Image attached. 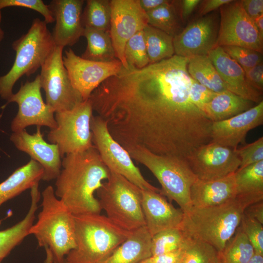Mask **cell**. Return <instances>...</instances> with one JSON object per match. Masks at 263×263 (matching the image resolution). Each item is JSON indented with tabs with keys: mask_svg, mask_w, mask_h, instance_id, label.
Returning <instances> with one entry per match:
<instances>
[{
	"mask_svg": "<svg viewBox=\"0 0 263 263\" xmlns=\"http://www.w3.org/2000/svg\"><path fill=\"white\" fill-rule=\"evenodd\" d=\"M170 0H139L142 9L146 12L156 9L169 2Z\"/></svg>",
	"mask_w": 263,
	"mask_h": 263,
	"instance_id": "obj_49",
	"label": "cell"
},
{
	"mask_svg": "<svg viewBox=\"0 0 263 263\" xmlns=\"http://www.w3.org/2000/svg\"><path fill=\"white\" fill-rule=\"evenodd\" d=\"M184 246L177 250L152 256L144 261L146 263H181L184 255Z\"/></svg>",
	"mask_w": 263,
	"mask_h": 263,
	"instance_id": "obj_44",
	"label": "cell"
},
{
	"mask_svg": "<svg viewBox=\"0 0 263 263\" xmlns=\"http://www.w3.org/2000/svg\"><path fill=\"white\" fill-rule=\"evenodd\" d=\"M233 0H205L200 2L199 17L206 15L216 11L223 5L231 2Z\"/></svg>",
	"mask_w": 263,
	"mask_h": 263,
	"instance_id": "obj_46",
	"label": "cell"
},
{
	"mask_svg": "<svg viewBox=\"0 0 263 263\" xmlns=\"http://www.w3.org/2000/svg\"><path fill=\"white\" fill-rule=\"evenodd\" d=\"M201 1L200 0H183L180 1V13L183 22H186L189 18Z\"/></svg>",
	"mask_w": 263,
	"mask_h": 263,
	"instance_id": "obj_47",
	"label": "cell"
},
{
	"mask_svg": "<svg viewBox=\"0 0 263 263\" xmlns=\"http://www.w3.org/2000/svg\"><path fill=\"white\" fill-rule=\"evenodd\" d=\"M141 263H145V261H144L142 262H141Z\"/></svg>",
	"mask_w": 263,
	"mask_h": 263,
	"instance_id": "obj_55",
	"label": "cell"
},
{
	"mask_svg": "<svg viewBox=\"0 0 263 263\" xmlns=\"http://www.w3.org/2000/svg\"><path fill=\"white\" fill-rule=\"evenodd\" d=\"M74 217L76 246L65 258L69 263H105L131 232L100 213Z\"/></svg>",
	"mask_w": 263,
	"mask_h": 263,
	"instance_id": "obj_4",
	"label": "cell"
},
{
	"mask_svg": "<svg viewBox=\"0 0 263 263\" xmlns=\"http://www.w3.org/2000/svg\"><path fill=\"white\" fill-rule=\"evenodd\" d=\"M248 263H263V255L255 253Z\"/></svg>",
	"mask_w": 263,
	"mask_h": 263,
	"instance_id": "obj_51",
	"label": "cell"
},
{
	"mask_svg": "<svg viewBox=\"0 0 263 263\" xmlns=\"http://www.w3.org/2000/svg\"><path fill=\"white\" fill-rule=\"evenodd\" d=\"M84 0H53L49 6L55 19L52 37L56 46H72L83 36Z\"/></svg>",
	"mask_w": 263,
	"mask_h": 263,
	"instance_id": "obj_19",
	"label": "cell"
},
{
	"mask_svg": "<svg viewBox=\"0 0 263 263\" xmlns=\"http://www.w3.org/2000/svg\"><path fill=\"white\" fill-rule=\"evenodd\" d=\"M39 75L34 80L21 84L19 90L12 94L6 104L16 103L18 111L11 124L13 132H19L28 126H46L50 130L57 126L54 111L44 102L41 93Z\"/></svg>",
	"mask_w": 263,
	"mask_h": 263,
	"instance_id": "obj_13",
	"label": "cell"
},
{
	"mask_svg": "<svg viewBox=\"0 0 263 263\" xmlns=\"http://www.w3.org/2000/svg\"><path fill=\"white\" fill-rule=\"evenodd\" d=\"M83 36L86 38L87 44L81 57L100 62L117 59L109 31L85 28Z\"/></svg>",
	"mask_w": 263,
	"mask_h": 263,
	"instance_id": "obj_30",
	"label": "cell"
},
{
	"mask_svg": "<svg viewBox=\"0 0 263 263\" xmlns=\"http://www.w3.org/2000/svg\"><path fill=\"white\" fill-rule=\"evenodd\" d=\"M256 104L228 90L217 93L201 109L212 122L226 120L249 109Z\"/></svg>",
	"mask_w": 263,
	"mask_h": 263,
	"instance_id": "obj_27",
	"label": "cell"
},
{
	"mask_svg": "<svg viewBox=\"0 0 263 263\" xmlns=\"http://www.w3.org/2000/svg\"><path fill=\"white\" fill-rule=\"evenodd\" d=\"M181 263H220L219 253L209 244L188 237Z\"/></svg>",
	"mask_w": 263,
	"mask_h": 263,
	"instance_id": "obj_36",
	"label": "cell"
},
{
	"mask_svg": "<svg viewBox=\"0 0 263 263\" xmlns=\"http://www.w3.org/2000/svg\"><path fill=\"white\" fill-rule=\"evenodd\" d=\"M236 197L234 173L213 180L198 179L190 190L192 207H208L223 204Z\"/></svg>",
	"mask_w": 263,
	"mask_h": 263,
	"instance_id": "obj_23",
	"label": "cell"
},
{
	"mask_svg": "<svg viewBox=\"0 0 263 263\" xmlns=\"http://www.w3.org/2000/svg\"><path fill=\"white\" fill-rule=\"evenodd\" d=\"M90 128L93 145L110 170L123 176L141 189L161 193V189L145 179L128 152L113 137L105 120L97 115H93Z\"/></svg>",
	"mask_w": 263,
	"mask_h": 263,
	"instance_id": "obj_10",
	"label": "cell"
},
{
	"mask_svg": "<svg viewBox=\"0 0 263 263\" xmlns=\"http://www.w3.org/2000/svg\"><path fill=\"white\" fill-rule=\"evenodd\" d=\"M10 141L19 150L28 154L38 163L43 169L42 180L50 181L56 179L61 169L62 160L57 145L46 142L37 127L36 132L29 133L25 130L13 132Z\"/></svg>",
	"mask_w": 263,
	"mask_h": 263,
	"instance_id": "obj_18",
	"label": "cell"
},
{
	"mask_svg": "<svg viewBox=\"0 0 263 263\" xmlns=\"http://www.w3.org/2000/svg\"><path fill=\"white\" fill-rule=\"evenodd\" d=\"M255 253L252 244L239 226L219 253L220 263H248Z\"/></svg>",
	"mask_w": 263,
	"mask_h": 263,
	"instance_id": "obj_33",
	"label": "cell"
},
{
	"mask_svg": "<svg viewBox=\"0 0 263 263\" xmlns=\"http://www.w3.org/2000/svg\"><path fill=\"white\" fill-rule=\"evenodd\" d=\"M8 7H21L38 12L44 18L47 23L55 22V19L49 5L42 0H0V10Z\"/></svg>",
	"mask_w": 263,
	"mask_h": 263,
	"instance_id": "obj_41",
	"label": "cell"
},
{
	"mask_svg": "<svg viewBox=\"0 0 263 263\" xmlns=\"http://www.w3.org/2000/svg\"><path fill=\"white\" fill-rule=\"evenodd\" d=\"M188 61L174 55L142 68L122 66L91 94L93 111L124 149L186 160L210 142L212 122L190 99Z\"/></svg>",
	"mask_w": 263,
	"mask_h": 263,
	"instance_id": "obj_1",
	"label": "cell"
},
{
	"mask_svg": "<svg viewBox=\"0 0 263 263\" xmlns=\"http://www.w3.org/2000/svg\"><path fill=\"white\" fill-rule=\"evenodd\" d=\"M93 110L89 99L78 103L71 110L55 113L57 123L50 130L47 139L57 145L60 156L85 151L94 146L90 128Z\"/></svg>",
	"mask_w": 263,
	"mask_h": 263,
	"instance_id": "obj_9",
	"label": "cell"
},
{
	"mask_svg": "<svg viewBox=\"0 0 263 263\" xmlns=\"http://www.w3.org/2000/svg\"><path fill=\"white\" fill-rule=\"evenodd\" d=\"M96 192L101 209L115 225L130 232L145 226L139 187L110 170L109 178Z\"/></svg>",
	"mask_w": 263,
	"mask_h": 263,
	"instance_id": "obj_8",
	"label": "cell"
},
{
	"mask_svg": "<svg viewBox=\"0 0 263 263\" xmlns=\"http://www.w3.org/2000/svg\"><path fill=\"white\" fill-rule=\"evenodd\" d=\"M124 56L128 64L137 68L149 64L143 30L133 36L126 43Z\"/></svg>",
	"mask_w": 263,
	"mask_h": 263,
	"instance_id": "obj_37",
	"label": "cell"
},
{
	"mask_svg": "<svg viewBox=\"0 0 263 263\" xmlns=\"http://www.w3.org/2000/svg\"><path fill=\"white\" fill-rule=\"evenodd\" d=\"M151 237L146 226L131 231L105 263H141L152 256Z\"/></svg>",
	"mask_w": 263,
	"mask_h": 263,
	"instance_id": "obj_24",
	"label": "cell"
},
{
	"mask_svg": "<svg viewBox=\"0 0 263 263\" xmlns=\"http://www.w3.org/2000/svg\"><path fill=\"white\" fill-rule=\"evenodd\" d=\"M188 238L181 228L159 232L151 237V255L156 256L181 249Z\"/></svg>",
	"mask_w": 263,
	"mask_h": 263,
	"instance_id": "obj_35",
	"label": "cell"
},
{
	"mask_svg": "<svg viewBox=\"0 0 263 263\" xmlns=\"http://www.w3.org/2000/svg\"><path fill=\"white\" fill-rule=\"evenodd\" d=\"M146 14L149 25L173 38L183 29L180 13V1L170 0L168 3Z\"/></svg>",
	"mask_w": 263,
	"mask_h": 263,
	"instance_id": "obj_31",
	"label": "cell"
},
{
	"mask_svg": "<svg viewBox=\"0 0 263 263\" xmlns=\"http://www.w3.org/2000/svg\"><path fill=\"white\" fill-rule=\"evenodd\" d=\"M110 176V170L94 146L65 155L56 179L55 193L74 215L100 214L94 192Z\"/></svg>",
	"mask_w": 263,
	"mask_h": 263,
	"instance_id": "obj_2",
	"label": "cell"
},
{
	"mask_svg": "<svg viewBox=\"0 0 263 263\" xmlns=\"http://www.w3.org/2000/svg\"><path fill=\"white\" fill-rule=\"evenodd\" d=\"M253 21L257 30L263 37V14L257 17Z\"/></svg>",
	"mask_w": 263,
	"mask_h": 263,
	"instance_id": "obj_50",
	"label": "cell"
},
{
	"mask_svg": "<svg viewBox=\"0 0 263 263\" xmlns=\"http://www.w3.org/2000/svg\"><path fill=\"white\" fill-rule=\"evenodd\" d=\"M258 202L236 196L216 206L191 207L184 212L181 228L188 237L206 242L221 253L239 227L245 208Z\"/></svg>",
	"mask_w": 263,
	"mask_h": 263,
	"instance_id": "obj_3",
	"label": "cell"
},
{
	"mask_svg": "<svg viewBox=\"0 0 263 263\" xmlns=\"http://www.w3.org/2000/svg\"><path fill=\"white\" fill-rule=\"evenodd\" d=\"M246 79L249 85L259 92L263 91V63L244 71Z\"/></svg>",
	"mask_w": 263,
	"mask_h": 263,
	"instance_id": "obj_43",
	"label": "cell"
},
{
	"mask_svg": "<svg viewBox=\"0 0 263 263\" xmlns=\"http://www.w3.org/2000/svg\"><path fill=\"white\" fill-rule=\"evenodd\" d=\"M143 31L149 64L169 58L175 55L173 37L149 24Z\"/></svg>",
	"mask_w": 263,
	"mask_h": 263,
	"instance_id": "obj_32",
	"label": "cell"
},
{
	"mask_svg": "<svg viewBox=\"0 0 263 263\" xmlns=\"http://www.w3.org/2000/svg\"><path fill=\"white\" fill-rule=\"evenodd\" d=\"M234 177L236 196L263 200V160L238 169Z\"/></svg>",
	"mask_w": 263,
	"mask_h": 263,
	"instance_id": "obj_28",
	"label": "cell"
},
{
	"mask_svg": "<svg viewBox=\"0 0 263 263\" xmlns=\"http://www.w3.org/2000/svg\"><path fill=\"white\" fill-rule=\"evenodd\" d=\"M82 13L84 28L109 31L111 17L110 0H87Z\"/></svg>",
	"mask_w": 263,
	"mask_h": 263,
	"instance_id": "obj_34",
	"label": "cell"
},
{
	"mask_svg": "<svg viewBox=\"0 0 263 263\" xmlns=\"http://www.w3.org/2000/svg\"><path fill=\"white\" fill-rule=\"evenodd\" d=\"M125 150L132 159L145 166L156 178L162 195L174 201L184 212L192 207L190 190L197 178L186 160L156 154L138 146Z\"/></svg>",
	"mask_w": 263,
	"mask_h": 263,
	"instance_id": "obj_7",
	"label": "cell"
},
{
	"mask_svg": "<svg viewBox=\"0 0 263 263\" xmlns=\"http://www.w3.org/2000/svg\"><path fill=\"white\" fill-rule=\"evenodd\" d=\"M217 94L191 78L189 97L191 102L201 110Z\"/></svg>",
	"mask_w": 263,
	"mask_h": 263,
	"instance_id": "obj_42",
	"label": "cell"
},
{
	"mask_svg": "<svg viewBox=\"0 0 263 263\" xmlns=\"http://www.w3.org/2000/svg\"><path fill=\"white\" fill-rule=\"evenodd\" d=\"M235 152L240 160L239 169L263 160V137L262 136L252 143L244 144L237 148Z\"/></svg>",
	"mask_w": 263,
	"mask_h": 263,
	"instance_id": "obj_40",
	"label": "cell"
},
{
	"mask_svg": "<svg viewBox=\"0 0 263 263\" xmlns=\"http://www.w3.org/2000/svg\"><path fill=\"white\" fill-rule=\"evenodd\" d=\"M59 263H69L65 259L63 261H62L61 262Z\"/></svg>",
	"mask_w": 263,
	"mask_h": 263,
	"instance_id": "obj_54",
	"label": "cell"
},
{
	"mask_svg": "<svg viewBox=\"0 0 263 263\" xmlns=\"http://www.w3.org/2000/svg\"><path fill=\"white\" fill-rule=\"evenodd\" d=\"M186 161L197 179L204 181L233 174L240 165L235 150L211 142L197 149Z\"/></svg>",
	"mask_w": 263,
	"mask_h": 263,
	"instance_id": "obj_17",
	"label": "cell"
},
{
	"mask_svg": "<svg viewBox=\"0 0 263 263\" xmlns=\"http://www.w3.org/2000/svg\"><path fill=\"white\" fill-rule=\"evenodd\" d=\"M63 47L56 46L41 67L39 75L46 103L55 113L69 110L84 101L73 87L63 62Z\"/></svg>",
	"mask_w": 263,
	"mask_h": 263,
	"instance_id": "obj_11",
	"label": "cell"
},
{
	"mask_svg": "<svg viewBox=\"0 0 263 263\" xmlns=\"http://www.w3.org/2000/svg\"><path fill=\"white\" fill-rule=\"evenodd\" d=\"M63 62L73 87L83 100L88 99L103 82L117 75L122 66L117 59L108 62L84 59L71 48L65 51Z\"/></svg>",
	"mask_w": 263,
	"mask_h": 263,
	"instance_id": "obj_14",
	"label": "cell"
},
{
	"mask_svg": "<svg viewBox=\"0 0 263 263\" xmlns=\"http://www.w3.org/2000/svg\"><path fill=\"white\" fill-rule=\"evenodd\" d=\"M240 226L252 244L255 253L263 255V224L244 213Z\"/></svg>",
	"mask_w": 263,
	"mask_h": 263,
	"instance_id": "obj_39",
	"label": "cell"
},
{
	"mask_svg": "<svg viewBox=\"0 0 263 263\" xmlns=\"http://www.w3.org/2000/svg\"><path fill=\"white\" fill-rule=\"evenodd\" d=\"M0 263H1V261H0Z\"/></svg>",
	"mask_w": 263,
	"mask_h": 263,
	"instance_id": "obj_56",
	"label": "cell"
},
{
	"mask_svg": "<svg viewBox=\"0 0 263 263\" xmlns=\"http://www.w3.org/2000/svg\"><path fill=\"white\" fill-rule=\"evenodd\" d=\"M141 206L145 226L151 237L163 231L181 228L184 211L176 208L156 191L141 189Z\"/></svg>",
	"mask_w": 263,
	"mask_h": 263,
	"instance_id": "obj_21",
	"label": "cell"
},
{
	"mask_svg": "<svg viewBox=\"0 0 263 263\" xmlns=\"http://www.w3.org/2000/svg\"><path fill=\"white\" fill-rule=\"evenodd\" d=\"M225 52L245 71L263 62V53L244 47H222Z\"/></svg>",
	"mask_w": 263,
	"mask_h": 263,
	"instance_id": "obj_38",
	"label": "cell"
},
{
	"mask_svg": "<svg viewBox=\"0 0 263 263\" xmlns=\"http://www.w3.org/2000/svg\"><path fill=\"white\" fill-rule=\"evenodd\" d=\"M41 195V210L29 234L34 236L39 246L50 250L53 263H59L76 246L74 215L56 197L52 186Z\"/></svg>",
	"mask_w": 263,
	"mask_h": 263,
	"instance_id": "obj_5",
	"label": "cell"
},
{
	"mask_svg": "<svg viewBox=\"0 0 263 263\" xmlns=\"http://www.w3.org/2000/svg\"><path fill=\"white\" fill-rule=\"evenodd\" d=\"M244 213L263 224V201L251 204L245 208Z\"/></svg>",
	"mask_w": 263,
	"mask_h": 263,
	"instance_id": "obj_48",
	"label": "cell"
},
{
	"mask_svg": "<svg viewBox=\"0 0 263 263\" xmlns=\"http://www.w3.org/2000/svg\"><path fill=\"white\" fill-rule=\"evenodd\" d=\"M187 70L192 78L215 93L227 90L207 55L188 58Z\"/></svg>",
	"mask_w": 263,
	"mask_h": 263,
	"instance_id": "obj_29",
	"label": "cell"
},
{
	"mask_svg": "<svg viewBox=\"0 0 263 263\" xmlns=\"http://www.w3.org/2000/svg\"><path fill=\"white\" fill-rule=\"evenodd\" d=\"M43 172L41 166L32 159L17 169L0 183V206L39 183L42 179Z\"/></svg>",
	"mask_w": 263,
	"mask_h": 263,
	"instance_id": "obj_25",
	"label": "cell"
},
{
	"mask_svg": "<svg viewBox=\"0 0 263 263\" xmlns=\"http://www.w3.org/2000/svg\"><path fill=\"white\" fill-rule=\"evenodd\" d=\"M46 251V259L44 263H53V259L51 251L48 248H45Z\"/></svg>",
	"mask_w": 263,
	"mask_h": 263,
	"instance_id": "obj_52",
	"label": "cell"
},
{
	"mask_svg": "<svg viewBox=\"0 0 263 263\" xmlns=\"http://www.w3.org/2000/svg\"><path fill=\"white\" fill-rule=\"evenodd\" d=\"M111 17L109 32L116 58L122 66L128 64L124 56L127 41L148 25V17L139 0H110Z\"/></svg>",
	"mask_w": 263,
	"mask_h": 263,
	"instance_id": "obj_15",
	"label": "cell"
},
{
	"mask_svg": "<svg viewBox=\"0 0 263 263\" xmlns=\"http://www.w3.org/2000/svg\"><path fill=\"white\" fill-rule=\"evenodd\" d=\"M263 123V100L249 110L231 118L212 123L210 142L236 150L239 144H245L251 130Z\"/></svg>",
	"mask_w": 263,
	"mask_h": 263,
	"instance_id": "obj_20",
	"label": "cell"
},
{
	"mask_svg": "<svg viewBox=\"0 0 263 263\" xmlns=\"http://www.w3.org/2000/svg\"><path fill=\"white\" fill-rule=\"evenodd\" d=\"M219 25L217 11L199 17L173 38L175 55L188 58L208 55L216 47Z\"/></svg>",
	"mask_w": 263,
	"mask_h": 263,
	"instance_id": "obj_16",
	"label": "cell"
},
{
	"mask_svg": "<svg viewBox=\"0 0 263 263\" xmlns=\"http://www.w3.org/2000/svg\"><path fill=\"white\" fill-rule=\"evenodd\" d=\"M1 19H2L1 11V10H0V46L1 43L4 38V31L1 27Z\"/></svg>",
	"mask_w": 263,
	"mask_h": 263,
	"instance_id": "obj_53",
	"label": "cell"
},
{
	"mask_svg": "<svg viewBox=\"0 0 263 263\" xmlns=\"http://www.w3.org/2000/svg\"><path fill=\"white\" fill-rule=\"evenodd\" d=\"M220 25L216 46H234L263 51V37L244 11L241 0L219 8Z\"/></svg>",
	"mask_w": 263,
	"mask_h": 263,
	"instance_id": "obj_12",
	"label": "cell"
},
{
	"mask_svg": "<svg viewBox=\"0 0 263 263\" xmlns=\"http://www.w3.org/2000/svg\"><path fill=\"white\" fill-rule=\"evenodd\" d=\"M47 23L39 18L33 19L27 32L14 41V62L5 75L0 76V96L8 101L14 86L23 76H30L41 68L56 46Z\"/></svg>",
	"mask_w": 263,
	"mask_h": 263,
	"instance_id": "obj_6",
	"label": "cell"
},
{
	"mask_svg": "<svg viewBox=\"0 0 263 263\" xmlns=\"http://www.w3.org/2000/svg\"><path fill=\"white\" fill-rule=\"evenodd\" d=\"M228 91L256 104L263 100V93L248 83L244 70L221 46H216L207 55Z\"/></svg>",
	"mask_w": 263,
	"mask_h": 263,
	"instance_id": "obj_22",
	"label": "cell"
},
{
	"mask_svg": "<svg viewBox=\"0 0 263 263\" xmlns=\"http://www.w3.org/2000/svg\"><path fill=\"white\" fill-rule=\"evenodd\" d=\"M31 204L25 217L18 223L6 229L0 231V261L6 257L11 251L20 244L26 236L34 224L36 212L41 194L38 187L30 189ZM1 221H0V225Z\"/></svg>",
	"mask_w": 263,
	"mask_h": 263,
	"instance_id": "obj_26",
	"label": "cell"
},
{
	"mask_svg": "<svg viewBox=\"0 0 263 263\" xmlns=\"http://www.w3.org/2000/svg\"><path fill=\"white\" fill-rule=\"evenodd\" d=\"M241 1L244 11L252 20L263 14V0H242Z\"/></svg>",
	"mask_w": 263,
	"mask_h": 263,
	"instance_id": "obj_45",
	"label": "cell"
}]
</instances>
